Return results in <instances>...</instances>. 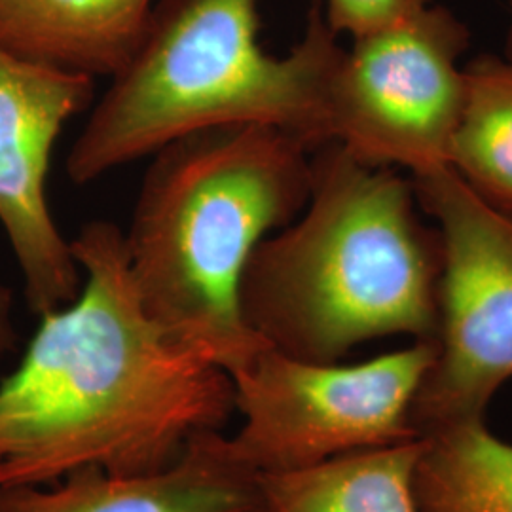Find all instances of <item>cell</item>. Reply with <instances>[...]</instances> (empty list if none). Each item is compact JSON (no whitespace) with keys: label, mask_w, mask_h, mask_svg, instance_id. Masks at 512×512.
Masks as SVG:
<instances>
[{"label":"cell","mask_w":512,"mask_h":512,"mask_svg":"<svg viewBox=\"0 0 512 512\" xmlns=\"http://www.w3.org/2000/svg\"><path fill=\"white\" fill-rule=\"evenodd\" d=\"M71 251L84 289L40 317L0 384V486L160 473L236 408L230 374L148 317L114 222L84 224Z\"/></svg>","instance_id":"1"},{"label":"cell","mask_w":512,"mask_h":512,"mask_svg":"<svg viewBox=\"0 0 512 512\" xmlns=\"http://www.w3.org/2000/svg\"><path fill=\"white\" fill-rule=\"evenodd\" d=\"M416 203L414 183L391 167L338 143L317 148L300 217L247 262L239 289L247 325L310 363H340L387 336L435 342L442 249Z\"/></svg>","instance_id":"2"},{"label":"cell","mask_w":512,"mask_h":512,"mask_svg":"<svg viewBox=\"0 0 512 512\" xmlns=\"http://www.w3.org/2000/svg\"><path fill=\"white\" fill-rule=\"evenodd\" d=\"M313 152L274 126L179 137L152 154L131 226L129 274L148 317L234 376L270 348L239 289L256 245L306 207Z\"/></svg>","instance_id":"3"},{"label":"cell","mask_w":512,"mask_h":512,"mask_svg":"<svg viewBox=\"0 0 512 512\" xmlns=\"http://www.w3.org/2000/svg\"><path fill=\"white\" fill-rule=\"evenodd\" d=\"M262 0H162L124 69L112 76L74 139L76 184L152 156L202 129L262 124L311 150L329 145L330 80L344 55L313 0L304 35L283 57L258 44Z\"/></svg>","instance_id":"4"},{"label":"cell","mask_w":512,"mask_h":512,"mask_svg":"<svg viewBox=\"0 0 512 512\" xmlns=\"http://www.w3.org/2000/svg\"><path fill=\"white\" fill-rule=\"evenodd\" d=\"M439 224L437 355L412 406L420 439L486 412L512 380V215L480 198L450 167L414 175Z\"/></svg>","instance_id":"5"},{"label":"cell","mask_w":512,"mask_h":512,"mask_svg":"<svg viewBox=\"0 0 512 512\" xmlns=\"http://www.w3.org/2000/svg\"><path fill=\"white\" fill-rule=\"evenodd\" d=\"M435 355L433 340H412L357 365L262 349L230 376L243 416L232 439L239 458L256 473H285L420 439L410 414Z\"/></svg>","instance_id":"6"},{"label":"cell","mask_w":512,"mask_h":512,"mask_svg":"<svg viewBox=\"0 0 512 512\" xmlns=\"http://www.w3.org/2000/svg\"><path fill=\"white\" fill-rule=\"evenodd\" d=\"M469 31L448 8L420 14L353 40L330 80V143L366 164L421 175L448 167L463 105L461 55Z\"/></svg>","instance_id":"7"},{"label":"cell","mask_w":512,"mask_h":512,"mask_svg":"<svg viewBox=\"0 0 512 512\" xmlns=\"http://www.w3.org/2000/svg\"><path fill=\"white\" fill-rule=\"evenodd\" d=\"M95 78L65 73L0 48V224L16 255L33 313L80 293V266L55 224L46 181L65 124L90 109Z\"/></svg>","instance_id":"8"},{"label":"cell","mask_w":512,"mask_h":512,"mask_svg":"<svg viewBox=\"0 0 512 512\" xmlns=\"http://www.w3.org/2000/svg\"><path fill=\"white\" fill-rule=\"evenodd\" d=\"M48 486H0V512H253L258 473L232 439L209 431L160 473L82 469Z\"/></svg>","instance_id":"9"},{"label":"cell","mask_w":512,"mask_h":512,"mask_svg":"<svg viewBox=\"0 0 512 512\" xmlns=\"http://www.w3.org/2000/svg\"><path fill=\"white\" fill-rule=\"evenodd\" d=\"M154 0H0V48L65 73H120Z\"/></svg>","instance_id":"10"},{"label":"cell","mask_w":512,"mask_h":512,"mask_svg":"<svg viewBox=\"0 0 512 512\" xmlns=\"http://www.w3.org/2000/svg\"><path fill=\"white\" fill-rule=\"evenodd\" d=\"M423 439L351 452L323 463L258 473L253 512H423L416 467Z\"/></svg>","instance_id":"11"},{"label":"cell","mask_w":512,"mask_h":512,"mask_svg":"<svg viewBox=\"0 0 512 512\" xmlns=\"http://www.w3.org/2000/svg\"><path fill=\"white\" fill-rule=\"evenodd\" d=\"M416 494L423 512H512V442L486 420L425 437Z\"/></svg>","instance_id":"12"},{"label":"cell","mask_w":512,"mask_h":512,"mask_svg":"<svg viewBox=\"0 0 512 512\" xmlns=\"http://www.w3.org/2000/svg\"><path fill=\"white\" fill-rule=\"evenodd\" d=\"M463 76L448 167L480 198L512 215V61L482 55L463 67Z\"/></svg>","instance_id":"13"},{"label":"cell","mask_w":512,"mask_h":512,"mask_svg":"<svg viewBox=\"0 0 512 512\" xmlns=\"http://www.w3.org/2000/svg\"><path fill=\"white\" fill-rule=\"evenodd\" d=\"M429 4L431 0H325L323 14L332 33L357 40L399 25Z\"/></svg>","instance_id":"14"},{"label":"cell","mask_w":512,"mask_h":512,"mask_svg":"<svg viewBox=\"0 0 512 512\" xmlns=\"http://www.w3.org/2000/svg\"><path fill=\"white\" fill-rule=\"evenodd\" d=\"M12 306V291L0 283V355L10 353L18 346V332L12 319Z\"/></svg>","instance_id":"15"},{"label":"cell","mask_w":512,"mask_h":512,"mask_svg":"<svg viewBox=\"0 0 512 512\" xmlns=\"http://www.w3.org/2000/svg\"><path fill=\"white\" fill-rule=\"evenodd\" d=\"M509 31H507V42H505V57L512 61V0H509Z\"/></svg>","instance_id":"16"}]
</instances>
